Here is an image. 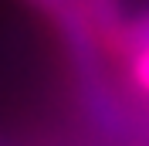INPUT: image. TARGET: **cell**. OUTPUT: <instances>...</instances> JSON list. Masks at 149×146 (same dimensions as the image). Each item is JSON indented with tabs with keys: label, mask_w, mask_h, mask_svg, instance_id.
Segmentation results:
<instances>
[{
	"label": "cell",
	"mask_w": 149,
	"mask_h": 146,
	"mask_svg": "<svg viewBox=\"0 0 149 146\" xmlns=\"http://www.w3.org/2000/svg\"><path fill=\"white\" fill-rule=\"evenodd\" d=\"M142 44H149V14L129 17V27H125V37H122L119 55H129V51H136V48H142Z\"/></svg>",
	"instance_id": "3957f363"
},
{
	"label": "cell",
	"mask_w": 149,
	"mask_h": 146,
	"mask_svg": "<svg viewBox=\"0 0 149 146\" xmlns=\"http://www.w3.org/2000/svg\"><path fill=\"white\" fill-rule=\"evenodd\" d=\"M81 10L88 24H92L98 44L109 48V51H119L122 37H125V27H129V17L122 10V0H81Z\"/></svg>",
	"instance_id": "6da1fadb"
},
{
	"label": "cell",
	"mask_w": 149,
	"mask_h": 146,
	"mask_svg": "<svg viewBox=\"0 0 149 146\" xmlns=\"http://www.w3.org/2000/svg\"><path fill=\"white\" fill-rule=\"evenodd\" d=\"M0 146H14V139H10L7 133H0Z\"/></svg>",
	"instance_id": "5b68a950"
},
{
	"label": "cell",
	"mask_w": 149,
	"mask_h": 146,
	"mask_svg": "<svg viewBox=\"0 0 149 146\" xmlns=\"http://www.w3.org/2000/svg\"><path fill=\"white\" fill-rule=\"evenodd\" d=\"M24 4H27V7H34L41 17H47V14H54V10L61 7V4H68V0H24Z\"/></svg>",
	"instance_id": "277c9868"
},
{
	"label": "cell",
	"mask_w": 149,
	"mask_h": 146,
	"mask_svg": "<svg viewBox=\"0 0 149 146\" xmlns=\"http://www.w3.org/2000/svg\"><path fill=\"white\" fill-rule=\"evenodd\" d=\"M125 58H129V78L136 82V88H139V92H146V95H149V44L129 51Z\"/></svg>",
	"instance_id": "7a4b0ae2"
}]
</instances>
